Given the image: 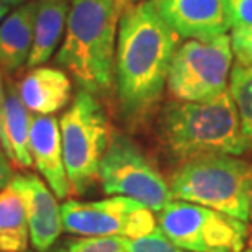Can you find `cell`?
I'll return each mask as SVG.
<instances>
[{
    "instance_id": "cell-1",
    "label": "cell",
    "mask_w": 252,
    "mask_h": 252,
    "mask_svg": "<svg viewBox=\"0 0 252 252\" xmlns=\"http://www.w3.org/2000/svg\"><path fill=\"white\" fill-rule=\"evenodd\" d=\"M177 48V33L160 18L153 0L126 5L115 51V87L129 128L146 125L156 112Z\"/></svg>"
},
{
    "instance_id": "cell-2",
    "label": "cell",
    "mask_w": 252,
    "mask_h": 252,
    "mask_svg": "<svg viewBox=\"0 0 252 252\" xmlns=\"http://www.w3.org/2000/svg\"><path fill=\"white\" fill-rule=\"evenodd\" d=\"M128 0H72L56 63L80 90L105 95L115 84L118 27Z\"/></svg>"
},
{
    "instance_id": "cell-3",
    "label": "cell",
    "mask_w": 252,
    "mask_h": 252,
    "mask_svg": "<svg viewBox=\"0 0 252 252\" xmlns=\"http://www.w3.org/2000/svg\"><path fill=\"white\" fill-rule=\"evenodd\" d=\"M158 134L164 153L179 164L200 156L248 153L229 90L205 102H169L160 112Z\"/></svg>"
},
{
    "instance_id": "cell-4",
    "label": "cell",
    "mask_w": 252,
    "mask_h": 252,
    "mask_svg": "<svg viewBox=\"0 0 252 252\" xmlns=\"http://www.w3.org/2000/svg\"><path fill=\"white\" fill-rule=\"evenodd\" d=\"M252 164L231 154H210L185 160L172 174V198L203 205L234 218H251Z\"/></svg>"
},
{
    "instance_id": "cell-5",
    "label": "cell",
    "mask_w": 252,
    "mask_h": 252,
    "mask_svg": "<svg viewBox=\"0 0 252 252\" xmlns=\"http://www.w3.org/2000/svg\"><path fill=\"white\" fill-rule=\"evenodd\" d=\"M63 158L72 195H85L98 180V167L110 143V123L97 97L75 94L59 120Z\"/></svg>"
},
{
    "instance_id": "cell-6",
    "label": "cell",
    "mask_w": 252,
    "mask_h": 252,
    "mask_svg": "<svg viewBox=\"0 0 252 252\" xmlns=\"http://www.w3.org/2000/svg\"><path fill=\"white\" fill-rule=\"evenodd\" d=\"M158 226L187 252H241L249 238L248 221L184 200L158 211Z\"/></svg>"
},
{
    "instance_id": "cell-7",
    "label": "cell",
    "mask_w": 252,
    "mask_h": 252,
    "mask_svg": "<svg viewBox=\"0 0 252 252\" xmlns=\"http://www.w3.org/2000/svg\"><path fill=\"white\" fill-rule=\"evenodd\" d=\"M233 49L228 34L191 38L180 44L170 63L167 90L180 102H205L226 92Z\"/></svg>"
},
{
    "instance_id": "cell-8",
    "label": "cell",
    "mask_w": 252,
    "mask_h": 252,
    "mask_svg": "<svg viewBox=\"0 0 252 252\" xmlns=\"http://www.w3.org/2000/svg\"><path fill=\"white\" fill-rule=\"evenodd\" d=\"M98 182L107 195L133 198L151 211L172 201L169 182L129 136L113 131L98 167Z\"/></svg>"
},
{
    "instance_id": "cell-9",
    "label": "cell",
    "mask_w": 252,
    "mask_h": 252,
    "mask_svg": "<svg viewBox=\"0 0 252 252\" xmlns=\"http://www.w3.org/2000/svg\"><path fill=\"white\" fill-rule=\"evenodd\" d=\"M64 229L84 238H139L158 228L153 211L122 195L98 201L67 200L61 205Z\"/></svg>"
},
{
    "instance_id": "cell-10",
    "label": "cell",
    "mask_w": 252,
    "mask_h": 252,
    "mask_svg": "<svg viewBox=\"0 0 252 252\" xmlns=\"http://www.w3.org/2000/svg\"><path fill=\"white\" fill-rule=\"evenodd\" d=\"M10 184L23 196L30 241H32L34 251L48 252L59 239L64 229L61 206L58 205L56 195L53 193L44 180L34 174L13 175Z\"/></svg>"
},
{
    "instance_id": "cell-11",
    "label": "cell",
    "mask_w": 252,
    "mask_h": 252,
    "mask_svg": "<svg viewBox=\"0 0 252 252\" xmlns=\"http://www.w3.org/2000/svg\"><path fill=\"white\" fill-rule=\"evenodd\" d=\"M179 38H211L231 28L224 0H153Z\"/></svg>"
},
{
    "instance_id": "cell-12",
    "label": "cell",
    "mask_w": 252,
    "mask_h": 252,
    "mask_svg": "<svg viewBox=\"0 0 252 252\" xmlns=\"http://www.w3.org/2000/svg\"><path fill=\"white\" fill-rule=\"evenodd\" d=\"M30 153L33 165L43 175L56 198L65 200L72 195L63 158L59 122L51 115H32Z\"/></svg>"
},
{
    "instance_id": "cell-13",
    "label": "cell",
    "mask_w": 252,
    "mask_h": 252,
    "mask_svg": "<svg viewBox=\"0 0 252 252\" xmlns=\"http://www.w3.org/2000/svg\"><path fill=\"white\" fill-rule=\"evenodd\" d=\"M22 102L34 115H54L70 100L69 75L63 69L38 65L17 84Z\"/></svg>"
},
{
    "instance_id": "cell-14",
    "label": "cell",
    "mask_w": 252,
    "mask_h": 252,
    "mask_svg": "<svg viewBox=\"0 0 252 252\" xmlns=\"http://www.w3.org/2000/svg\"><path fill=\"white\" fill-rule=\"evenodd\" d=\"M36 2H25L0 23V69L15 74L28 63Z\"/></svg>"
},
{
    "instance_id": "cell-15",
    "label": "cell",
    "mask_w": 252,
    "mask_h": 252,
    "mask_svg": "<svg viewBox=\"0 0 252 252\" xmlns=\"http://www.w3.org/2000/svg\"><path fill=\"white\" fill-rule=\"evenodd\" d=\"M67 0H38L33 25V44L27 65L30 69L44 65L58 51L65 32Z\"/></svg>"
},
{
    "instance_id": "cell-16",
    "label": "cell",
    "mask_w": 252,
    "mask_h": 252,
    "mask_svg": "<svg viewBox=\"0 0 252 252\" xmlns=\"http://www.w3.org/2000/svg\"><path fill=\"white\" fill-rule=\"evenodd\" d=\"M30 128L32 113L20 98L17 84L12 79L5 84V131L10 143V162L20 169H32L33 159L30 153Z\"/></svg>"
},
{
    "instance_id": "cell-17",
    "label": "cell",
    "mask_w": 252,
    "mask_h": 252,
    "mask_svg": "<svg viewBox=\"0 0 252 252\" xmlns=\"http://www.w3.org/2000/svg\"><path fill=\"white\" fill-rule=\"evenodd\" d=\"M28 243L30 229L23 196L8 184L0 190V251L25 252Z\"/></svg>"
},
{
    "instance_id": "cell-18",
    "label": "cell",
    "mask_w": 252,
    "mask_h": 252,
    "mask_svg": "<svg viewBox=\"0 0 252 252\" xmlns=\"http://www.w3.org/2000/svg\"><path fill=\"white\" fill-rule=\"evenodd\" d=\"M229 77V94L238 110L248 153L252 154V65H234Z\"/></svg>"
},
{
    "instance_id": "cell-19",
    "label": "cell",
    "mask_w": 252,
    "mask_h": 252,
    "mask_svg": "<svg viewBox=\"0 0 252 252\" xmlns=\"http://www.w3.org/2000/svg\"><path fill=\"white\" fill-rule=\"evenodd\" d=\"M122 243L128 252H187L177 244H174L159 226L151 233L139 236V238H122Z\"/></svg>"
},
{
    "instance_id": "cell-20",
    "label": "cell",
    "mask_w": 252,
    "mask_h": 252,
    "mask_svg": "<svg viewBox=\"0 0 252 252\" xmlns=\"http://www.w3.org/2000/svg\"><path fill=\"white\" fill-rule=\"evenodd\" d=\"M56 252H128L122 238H75L59 246Z\"/></svg>"
},
{
    "instance_id": "cell-21",
    "label": "cell",
    "mask_w": 252,
    "mask_h": 252,
    "mask_svg": "<svg viewBox=\"0 0 252 252\" xmlns=\"http://www.w3.org/2000/svg\"><path fill=\"white\" fill-rule=\"evenodd\" d=\"M231 49L238 64L243 67L252 65V25H238L231 28Z\"/></svg>"
},
{
    "instance_id": "cell-22",
    "label": "cell",
    "mask_w": 252,
    "mask_h": 252,
    "mask_svg": "<svg viewBox=\"0 0 252 252\" xmlns=\"http://www.w3.org/2000/svg\"><path fill=\"white\" fill-rule=\"evenodd\" d=\"M231 28L238 25H252V0H224Z\"/></svg>"
},
{
    "instance_id": "cell-23",
    "label": "cell",
    "mask_w": 252,
    "mask_h": 252,
    "mask_svg": "<svg viewBox=\"0 0 252 252\" xmlns=\"http://www.w3.org/2000/svg\"><path fill=\"white\" fill-rule=\"evenodd\" d=\"M3 74L0 70V144L7 154V158L10 160L12 158V151H10V143L7 138V131H5V82H3Z\"/></svg>"
},
{
    "instance_id": "cell-24",
    "label": "cell",
    "mask_w": 252,
    "mask_h": 252,
    "mask_svg": "<svg viewBox=\"0 0 252 252\" xmlns=\"http://www.w3.org/2000/svg\"><path fill=\"white\" fill-rule=\"evenodd\" d=\"M13 165L12 162L7 159V160H0V190L3 187H7V185L12 182L13 179Z\"/></svg>"
},
{
    "instance_id": "cell-25",
    "label": "cell",
    "mask_w": 252,
    "mask_h": 252,
    "mask_svg": "<svg viewBox=\"0 0 252 252\" xmlns=\"http://www.w3.org/2000/svg\"><path fill=\"white\" fill-rule=\"evenodd\" d=\"M3 3H7L8 7H20V5H23L27 0H2Z\"/></svg>"
},
{
    "instance_id": "cell-26",
    "label": "cell",
    "mask_w": 252,
    "mask_h": 252,
    "mask_svg": "<svg viewBox=\"0 0 252 252\" xmlns=\"http://www.w3.org/2000/svg\"><path fill=\"white\" fill-rule=\"evenodd\" d=\"M7 12H8V5L0 0V22L3 20V17H7Z\"/></svg>"
},
{
    "instance_id": "cell-27",
    "label": "cell",
    "mask_w": 252,
    "mask_h": 252,
    "mask_svg": "<svg viewBox=\"0 0 252 252\" xmlns=\"http://www.w3.org/2000/svg\"><path fill=\"white\" fill-rule=\"evenodd\" d=\"M8 158H7V154H5V151H3V148H2V144H0V160H7Z\"/></svg>"
},
{
    "instance_id": "cell-28",
    "label": "cell",
    "mask_w": 252,
    "mask_h": 252,
    "mask_svg": "<svg viewBox=\"0 0 252 252\" xmlns=\"http://www.w3.org/2000/svg\"><path fill=\"white\" fill-rule=\"evenodd\" d=\"M249 213H251V218H249V221H252V185H251V201H249Z\"/></svg>"
},
{
    "instance_id": "cell-29",
    "label": "cell",
    "mask_w": 252,
    "mask_h": 252,
    "mask_svg": "<svg viewBox=\"0 0 252 252\" xmlns=\"http://www.w3.org/2000/svg\"><path fill=\"white\" fill-rule=\"evenodd\" d=\"M128 2L131 3V2H143V0H128Z\"/></svg>"
},
{
    "instance_id": "cell-30",
    "label": "cell",
    "mask_w": 252,
    "mask_h": 252,
    "mask_svg": "<svg viewBox=\"0 0 252 252\" xmlns=\"http://www.w3.org/2000/svg\"><path fill=\"white\" fill-rule=\"evenodd\" d=\"M251 251H252V236H251V248H249Z\"/></svg>"
},
{
    "instance_id": "cell-31",
    "label": "cell",
    "mask_w": 252,
    "mask_h": 252,
    "mask_svg": "<svg viewBox=\"0 0 252 252\" xmlns=\"http://www.w3.org/2000/svg\"><path fill=\"white\" fill-rule=\"evenodd\" d=\"M241 252H252V251L249 249V251H241Z\"/></svg>"
},
{
    "instance_id": "cell-32",
    "label": "cell",
    "mask_w": 252,
    "mask_h": 252,
    "mask_svg": "<svg viewBox=\"0 0 252 252\" xmlns=\"http://www.w3.org/2000/svg\"><path fill=\"white\" fill-rule=\"evenodd\" d=\"M0 252H2V251H0ZM25 252H32V251H25Z\"/></svg>"
}]
</instances>
